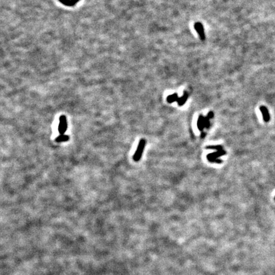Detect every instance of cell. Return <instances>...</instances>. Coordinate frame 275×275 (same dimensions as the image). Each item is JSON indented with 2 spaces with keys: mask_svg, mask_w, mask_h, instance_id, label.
I'll list each match as a JSON object with an SVG mask.
<instances>
[{
  "mask_svg": "<svg viewBox=\"0 0 275 275\" xmlns=\"http://www.w3.org/2000/svg\"><path fill=\"white\" fill-rule=\"evenodd\" d=\"M145 145H146V141H145L144 139H141L138 145V147H137L136 150L132 158L133 160H134L135 162L139 161L140 159L141 158V156H142L143 152L144 151V149L145 147Z\"/></svg>",
  "mask_w": 275,
  "mask_h": 275,
  "instance_id": "cell-1",
  "label": "cell"
},
{
  "mask_svg": "<svg viewBox=\"0 0 275 275\" xmlns=\"http://www.w3.org/2000/svg\"><path fill=\"white\" fill-rule=\"evenodd\" d=\"M68 129V122L66 117L64 115H61L59 117V123L58 126V131L60 135H64Z\"/></svg>",
  "mask_w": 275,
  "mask_h": 275,
  "instance_id": "cell-2",
  "label": "cell"
},
{
  "mask_svg": "<svg viewBox=\"0 0 275 275\" xmlns=\"http://www.w3.org/2000/svg\"><path fill=\"white\" fill-rule=\"evenodd\" d=\"M194 28L196 31H197L199 36L201 38V40H205V29H204L203 26L201 23L200 22H196L194 24Z\"/></svg>",
  "mask_w": 275,
  "mask_h": 275,
  "instance_id": "cell-3",
  "label": "cell"
},
{
  "mask_svg": "<svg viewBox=\"0 0 275 275\" xmlns=\"http://www.w3.org/2000/svg\"><path fill=\"white\" fill-rule=\"evenodd\" d=\"M260 110L262 113L263 119H264L265 122H268L270 120V115L268 108L265 106H261V107H260Z\"/></svg>",
  "mask_w": 275,
  "mask_h": 275,
  "instance_id": "cell-4",
  "label": "cell"
},
{
  "mask_svg": "<svg viewBox=\"0 0 275 275\" xmlns=\"http://www.w3.org/2000/svg\"><path fill=\"white\" fill-rule=\"evenodd\" d=\"M197 126L199 131H202L203 130V129L205 127V117L203 116L202 115H200L199 116L197 122Z\"/></svg>",
  "mask_w": 275,
  "mask_h": 275,
  "instance_id": "cell-5",
  "label": "cell"
},
{
  "mask_svg": "<svg viewBox=\"0 0 275 275\" xmlns=\"http://www.w3.org/2000/svg\"><path fill=\"white\" fill-rule=\"evenodd\" d=\"M226 154V152L224 150H221V151H217L215 152L211 153V154H208L206 156V158H214V159H217L218 158H220V157L223 156Z\"/></svg>",
  "mask_w": 275,
  "mask_h": 275,
  "instance_id": "cell-6",
  "label": "cell"
},
{
  "mask_svg": "<svg viewBox=\"0 0 275 275\" xmlns=\"http://www.w3.org/2000/svg\"><path fill=\"white\" fill-rule=\"evenodd\" d=\"M80 0H59V1L67 6H73L79 1Z\"/></svg>",
  "mask_w": 275,
  "mask_h": 275,
  "instance_id": "cell-7",
  "label": "cell"
},
{
  "mask_svg": "<svg viewBox=\"0 0 275 275\" xmlns=\"http://www.w3.org/2000/svg\"><path fill=\"white\" fill-rule=\"evenodd\" d=\"M188 94L186 92H185L182 95V96L178 98V100L177 101V103L180 107H182V106L185 105V102L187 101L188 99Z\"/></svg>",
  "mask_w": 275,
  "mask_h": 275,
  "instance_id": "cell-8",
  "label": "cell"
},
{
  "mask_svg": "<svg viewBox=\"0 0 275 275\" xmlns=\"http://www.w3.org/2000/svg\"><path fill=\"white\" fill-rule=\"evenodd\" d=\"M69 140V137L68 135H60L59 136H58L55 141H56L57 143H62V142H65V141H68Z\"/></svg>",
  "mask_w": 275,
  "mask_h": 275,
  "instance_id": "cell-9",
  "label": "cell"
},
{
  "mask_svg": "<svg viewBox=\"0 0 275 275\" xmlns=\"http://www.w3.org/2000/svg\"><path fill=\"white\" fill-rule=\"evenodd\" d=\"M178 98L179 97H178V96L177 95V94L175 93V94H171V95H169L167 97L166 100H167V101L169 103H173V102H175V101L177 102Z\"/></svg>",
  "mask_w": 275,
  "mask_h": 275,
  "instance_id": "cell-10",
  "label": "cell"
},
{
  "mask_svg": "<svg viewBox=\"0 0 275 275\" xmlns=\"http://www.w3.org/2000/svg\"><path fill=\"white\" fill-rule=\"evenodd\" d=\"M206 149H213V150L221 151L223 150V147L221 145H211V146L206 147Z\"/></svg>",
  "mask_w": 275,
  "mask_h": 275,
  "instance_id": "cell-11",
  "label": "cell"
},
{
  "mask_svg": "<svg viewBox=\"0 0 275 275\" xmlns=\"http://www.w3.org/2000/svg\"><path fill=\"white\" fill-rule=\"evenodd\" d=\"M207 159H208V161H209V162L212 163L221 164L222 163V160L221 159H214V158H207Z\"/></svg>",
  "mask_w": 275,
  "mask_h": 275,
  "instance_id": "cell-12",
  "label": "cell"
},
{
  "mask_svg": "<svg viewBox=\"0 0 275 275\" xmlns=\"http://www.w3.org/2000/svg\"><path fill=\"white\" fill-rule=\"evenodd\" d=\"M210 126V118L208 116L205 117V127L206 129H209Z\"/></svg>",
  "mask_w": 275,
  "mask_h": 275,
  "instance_id": "cell-13",
  "label": "cell"
},
{
  "mask_svg": "<svg viewBox=\"0 0 275 275\" xmlns=\"http://www.w3.org/2000/svg\"><path fill=\"white\" fill-rule=\"evenodd\" d=\"M207 116L210 118V119H212V118H213L214 117V113L213 112H210L209 113H208V115Z\"/></svg>",
  "mask_w": 275,
  "mask_h": 275,
  "instance_id": "cell-14",
  "label": "cell"
},
{
  "mask_svg": "<svg viewBox=\"0 0 275 275\" xmlns=\"http://www.w3.org/2000/svg\"><path fill=\"white\" fill-rule=\"evenodd\" d=\"M205 135H206V134L205 133V132H202V133H201V138H204V137L205 136Z\"/></svg>",
  "mask_w": 275,
  "mask_h": 275,
  "instance_id": "cell-15",
  "label": "cell"
},
{
  "mask_svg": "<svg viewBox=\"0 0 275 275\" xmlns=\"http://www.w3.org/2000/svg\"><path fill=\"white\" fill-rule=\"evenodd\" d=\"M274 201H275V197H274Z\"/></svg>",
  "mask_w": 275,
  "mask_h": 275,
  "instance_id": "cell-16",
  "label": "cell"
}]
</instances>
